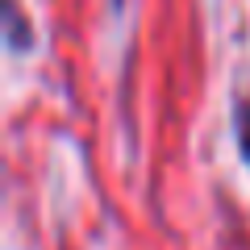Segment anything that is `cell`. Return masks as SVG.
<instances>
[{"instance_id":"obj_1","label":"cell","mask_w":250,"mask_h":250,"mask_svg":"<svg viewBox=\"0 0 250 250\" xmlns=\"http://www.w3.org/2000/svg\"><path fill=\"white\" fill-rule=\"evenodd\" d=\"M233 138H238V154L250 167V96H242L233 104Z\"/></svg>"}]
</instances>
